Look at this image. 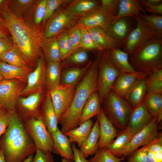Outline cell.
<instances>
[{
	"label": "cell",
	"mask_w": 162,
	"mask_h": 162,
	"mask_svg": "<svg viewBox=\"0 0 162 162\" xmlns=\"http://www.w3.org/2000/svg\"><path fill=\"white\" fill-rule=\"evenodd\" d=\"M4 79L2 76L0 74V82Z\"/></svg>",
	"instance_id": "03108f58"
},
{
	"label": "cell",
	"mask_w": 162,
	"mask_h": 162,
	"mask_svg": "<svg viewBox=\"0 0 162 162\" xmlns=\"http://www.w3.org/2000/svg\"><path fill=\"white\" fill-rule=\"evenodd\" d=\"M33 70L31 68L20 67L0 61V74L4 79H17L27 84L28 75Z\"/></svg>",
	"instance_id": "d4e9b609"
},
{
	"label": "cell",
	"mask_w": 162,
	"mask_h": 162,
	"mask_svg": "<svg viewBox=\"0 0 162 162\" xmlns=\"http://www.w3.org/2000/svg\"><path fill=\"white\" fill-rule=\"evenodd\" d=\"M45 94L44 89L31 94L26 97H20L14 110L21 120L36 118L40 115V106Z\"/></svg>",
	"instance_id": "30bf717a"
},
{
	"label": "cell",
	"mask_w": 162,
	"mask_h": 162,
	"mask_svg": "<svg viewBox=\"0 0 162 162\" xmlns=\"http://www.w3.org/2000/svg\"><path fill=\"white\" fill-rule=\"evenodd\" d=\"M141 1V3L145 7L144 9L146 12H148L152 14H157L160 15L162 14V4L157 5H153L147 3L145 0Z\"/></svg>",
	"instance_id": "db71d44e"
},
{
	"label": "cell",
	"mask_w": 162,
	"mask_h": 162,
	"mask_svg": "<svg viewBox=\"0 0 162 162\" xmlns=\"http://www.w3.org/2000/svg\"><path fill=\"white\" fill-rule=\"evenodd\" d=\"M15 113L14 110L0 109V136L6 131Z\"/></svg>",
	"instance_id": "7dc6e473"
},
{
	"label": "cell",
	"mask_w": 162,
	"mask_h": 162,
	"mask_svg": "<svg viewBox=\"0 0 162 162\" xmlns=\"http://www.w3.org/2000/svg\"><path fill=\"white\" fill-rule=\"evenodd\" d=\"M130 63L138 72L148 74L162 69V39L155 37L129 55Z\"/></svg>",
	"instance_id": "277c9868"
},
{
	"label": "cell",
	"mask_w": 162,
	"mask_h": 162,
	"mask_svg": "<svg viewBox=\"0 0 162 162\" xmlns=\"http://www.w3.org/2000/svg\"><path fill=\"white\" fill-rule=\"evenodd\" d=\"M40 113L44 123L51 135L58 128V121L50 96L47 92L41 104Z\"/></svg>",
	"instance_id": "ffe728a7"
},
{
	"label": "cell",
	"mask_w": 162,
	"mask_h": 162,
	"mask_svg": "<svg viewBox=\"0 0 162 162\" xmlns=\"http://www.w3.org/2000/svg\"><path fill=\"white\" fill-rule=\"evenodd\" d=\"M140 17L155 31L158 37L161 39L162 35V16L157 14H140Z\"/></svg>",
	"instance_id": "7bdbcfd3"
},
{
	"label": "cell",
	"mask_w": 162,
	"mask_h": 162,
	"mask_svg": "<svg viewBox=\"0 0 162 162\" xmlns=\"http://www.w3.org/2000/svg\"><path fill=\"white\" fill-rule=\"evenodd\" d=\"M43 57L47 63L61 62L56 36L44 38L41 44Z\"/></svg>",
	"instance_id": "484cf974"
},
{
	"label": "cell",
	"mask_w": 162,
	"mask_h": 162,
	"mask_svg": "<svg viewBox=\"0 0 162 162\" xmlns=\"http://www.w3.org/2000/svg\"><path fill=\"white\" fill-rule=\"evenodd\" d=\"M86 28L94 42L104 50L114 48L120 49L124 47V44L113 38L100 28Z\"/></svg>",
	"instance_id": "7402d4cb"
},
{
	"label": "cell",
	"mask_w": 162,
	"mask_h": 162,
	"mask_svg": "<svg viewBox=\"0 0 162 162\" xmlns=\"http://www.w3.org/2000/svg\"><path fill=\"white\" fill-rule=\"evenodd\" d=\"M101 104L97 91L92 93L84 106L79 125L93 117L97 116L100 110Z\"/></svg>",
	"instance_id": "f1b7e54d"
},
{
	"label": "cell",
	"mask_w": 162,
	"mask_h": 162,
	"mask_svg": "<svg viewBox=\"0 0 162 162\" xmlns=\"http://www.w3.org/2000/svg\"><path fill=\"white\" fill-rule=\"evenodd\" d=\"M72 1L70 0H47L46 7L45 13L42 25L45 24L46 21L60 7L64 4H68Z\"/></svg>",
	"instance_id": "f6af8a7d"
},
{
	"label": "cell",
	"mask_w": 162,
	"mask_h": 162,
	"mask_svg": "<svg viewBox=\"0 0 162 162\" xmlns=\"http://www.w3.org/2000/svg\"><path fill=\"white\" fill-rule=\"evenodd\" d=\"M14 44L11 37L0 38V57L4 53L11 49Z\"/></svg>",
	"instance_id": "f5cc1de1"
},
{
	"label": "cell",
	"mask_w": 162,
	"mask_h": 162,
	"mask_svg": "<svg viewBox=\"0 0 162 162\" xmlns=\"http://www.w3.org/2000/svg\"><path fill=\"white\" fill-rule=\"evenodd\" d=\"M145 79L147 93L162 94V69L148 74Z\"/></svg>",
	"instance_id": "ab89813d"
},
{
	"label": "cell",
	"mask_w": 162,
	"mask_h": 162,
	"mask_svg": "<svg viewBox=\"0 0 162 162\" xmlns=\"http://www.w3.org/2000/svg\"><path fill=\"white\" fill-rule=\"evenodd\" d=\"M135 18L136 27L129 34L123 50L128 55L148 40L155 37L158 38L155 31L140 16Z\"/></svg>",
	"instance_id": "9c48e42d"
},
{
	"label": "cell",
	"mask_w": 162,
	"mask_h": 162,
	"mask_svg": "<svg viewBox=\"0 0 162 162\" xmlns=\"http://www.w3.org/2000/svg\"><path fill=\"white\" fill-rule=\"evenodd\" d=\"M62 69L60 62L46 63L45 87L47 92L52 91L60 84Z\"/></svg>",
	"instance_id": "4dcf8cb0"
},
{
	"label": "cell",
	"mask_w": 162,
	"mask_h": 162,
	"mask_svg": "<svg viewBox=\"0 0 162 162\" xmlns=\"http://www.w3.org/2000/svg\"><path fill=\"white\" fill-rule=\"evenodd\" d=\"M102 104L105 114L113 124L122 130L125 129L133 109L131 105L111 90Z\"/></svg>",
	"instance_id": "5b68a950"
},
{
	"label": "cell",
	"mask_w": 162,
	"mask_h": 162,
	"mask_svg": "<svg viewBox=\"0 0 162 162\" xmlns=\"http://www.w3.org/2000/svg\"><path fill=\"white\" fill-rule=\"evenodd\" d=\"M10 36L9 31L5 25L4 18L0 16V38Z\"/></svg>",
	"instance_id": "9f6ffc18"
},
{
	"label": "cell",
	"mask_w": 162,
	"mask_h": 162,
	"mask_svg": "<svg viewBox=\"0 0 162 162\" xmlns=\"http://www.w3.org/2000/svg\"><path fill=\"white\" fill-rule=\"evenodd\" d=\"M29 135L37 148L44 153H54L55 146L52 135L40 115L22 121Z\"/></svg>",
	"instance_id": "52a82bcc"
},
{
	"label": "cell",
	"mask_w": 162,
	"mask_h": 162,
	"mask_svg": "<svg viewBox=\"0 0 162 162\" xmlns=\"http://www.w3.org/2000/svg\"><path fill=\"white\" fill-rule=\"evenodd\" d=\"M74 154V162H91L86 159L80 149L76 147L75 142L71 143Z\"/></svg>",
	"instance_id": "11a10c76"
},
{
	"label": "cell",
	"mask_w": 162,
	"mask_h": 162,
	"mask_svg": "<svg viewBox=\"0 0 162 162\" xmlns=\"http://www.w3.org/2000/svg\"><path fill=\"white\" fill-rule=\"evenodd\" d=\"M100 136L99 123L97 119L94 122L86 140L80 148V150L85 158L94 155L98 149Z\"/></svg>",
	"instance_id": "4316f807"
},
{
	"label": "cell",
	"mask_w": 162,
	"mask_h": 162,
	"mask_svg": "<svg viewBox=\"0 0 162 162\" xmlns=\"http://www.w3.org/2000/svg\"><path fill=\"white\" fill-rule=\"evenodd\" d=\"M1 15L14 44L28 66L33 68H35L38 59L43 55L41 44L44 38V31L17 16L5 2Z\"/></svg>",
	"instance_id": "6da1fadb"
},
{
	"label": "cell",
	"mask_w": 162,
	"mask_h": 162,
	"mask_svg": "<svg viewBox=\"0 0 162 162\" xmlns=\"http://www.w3.org/2000/svg\"><path fill=\"white\" fill-rule=\"evenodd\" d=\"M88 58V55L86 50L80 48L74 51L67 57L62 61L61 65L64 69L76 67L75 66L83 64Z\"/></svg>",
	"instance_id": "8d00e7d4"
},
{
	"label": "cell",
	"mask_w": 162,
	"mask_h": 162,
	"mask_svg": "<svg viewBox=\"0 0 162 162\" xmlns=\"http://www.w3.org/2000/svg\"><path fill=\"white\" fill-rule=\"evenodd\" d=\"M46 65L42 55L38 59L35 69L28 75L27 85L23 89L21 96H26L44 89L45 87Z\"/></svg>",
	"instance_id": "5bb4252c"
},
{
	"label": "cell",
	"mask_w": 162,
	"mask_h": 162,
	"mask_svg": "<svg viewBox=\"0 0 162 162\" xmlns=\"http://www.w3.org/2000/svg\"><path fill=\"white\" fill-rule=\"evenodd\" d=\"M47 0H37L28 14L24 19L34 26L40 28L44 19Z\"/></svg>",
	"instance_id": "e575fe53"
},
{
	"label": "cell",
	"mask_w": 162,
	"mask_h": 162,
	"mask_svg": "<svg viewBox=\"0 0 162 162\" xmlns=\"http://www.w3.org/2000/svg\"><path fill=\"white\" fill-rule=\"evenodd\" d=\"M146 78L139 79L124 98L133 108L143 101L147 93Z\"/></svg>",
	"instance_id": "1f68e13d"
},
{
	"label": "cell",
	"mask_w": 162,
	"mask_h": 162,
	"mask_svg": "<svg viewBox=\"0 0 162 162\" xmlns=\"http://www.w3.org/2000/svg\"><path fill=\"white\" fill-rule=\"evenodd\" d=\"M62 162H74V160L62 158Z\"/></svg>",
	"instance_id": "be15d7a7"
},
{
	"label": "cell",
	"mask_w": 162,
	"mask_h": 162,
	"mask_svg": "<svg viewBox=\"0 0 162 162\" xmlns=\"http://www.w3.org/2000/svg\"><path fill=\"white\" fill-rule=\"evenodd\" d=\"M154 118L143 101L133 108L125 129L132 137L148 125Z\"/></svg>",
	"instance_id": "9a60e30c"
},
{
	"label": "cell",
	"mask_w": 162,
	"mask_h": 162,
	"mask_svg": "<svg viewBox=\"0 0 162 162\" xmlns=\"http://www.w3.org/2000/svg\"><path fill=\"white\" fill-rule=\"evenodd\" d=\"M0 162H6L4 159L3 153L1 149H0Z\"/></svg>",
	"instance_id": "94428289"
},
{
	"label": "cell",
	"mask_w": 162,
	"mask_h": 162,
	"mask_svg": "<svg viewBox=\"0 0 162 162\" xmlns=\"http://www.w3.org/2000/svg\"><path fill=\"white\" fill-rule=\"evenodd\" d=\"M3 108H4V103L2 100L0 98V109Z\"/></svg>",
	"instance_id": "e7e4bbea"
},
{
	"label": "cell",
	"mask_w": 162,
	"mask_h": 162,
	"mask_svg": "<svg viewBox=\"0 0 162 162\" xmlns=\"http://www.w3.org/2000/svg\"><path fill=\"white\" fill-rule=\"evenodd\" d=\"M133 30L129 17H123L114 19L108 25L105 31L111 36L124 44Z\"/></svg>",
	"instance_id": "e0dca14e"
},
{
	"label": "cell",
	"mask_w": 162,
	"mask_h": 162,
	"mask_svg": "<svg viewBox=\"0 0 162 162\" xmlns=\"http://www.w3.org/2000/svg\"><path fill=\"white\" fill-rule=\"evenodd\" d=\"M79 18L68 14L64 8L60 7L45 24V38L56 36L73 26Z\"/></svg>",
	"instance_id": "8fae6325"
},
{
	"label": "cell",
	"mask_w": 162,
	"mask_h": 162,
	"mask_svg": "<svg viewBox=\"0 0 162 162\" xmlns=\"http://www.w3.org/2000/svg\"><path fill=\"white\" fill-rule=\"evenodd\" d=\"M61 61L69 56L73 51L69 40L67 31H65L56 36Z\"/></svg>",
	"instance_id": "60d3db41"
},
{
	"label": "cell",
	"mask_w": 162,
	"mask_h": 162,
	"mask_svg": "<svg viewBox=\"0 0 162 162\" xmlns=\"http://www.w3.org/2000/svg\"><path fill=\"white\" fill-rule=\"evenodd\" d=\"M147 14L139 2L136 0H120L115 19L123 17H135L140 14Z\"/></svg>",
	"instance_id": "d6a6232c"
},
{
	"label": "cell",
	"mask_w": 162,
	"mask_h": 162,
	"mask_svg": "<svg viewBox=\"0 0 162 162\" xmlns=\"http://www.w3.org/2000/svg\"><path fill=\"white\" fill-rule=\"evenodd\" d=\"M97 119L99 122L100 131L98 149L106 148L116 137L117 130L105 114L102 107L97 115Z\"/></svg>",
	"instance_id": "ac0fdd59"
},
{
	"label": "cell",
	"mask_w": 162,
	"mask_h": 162,
	"mask_svg": "<svg viewBox=\"0 0 162 162\" xmlns=\"http://www.w3.org/2000/svg\"><path fill=\"white\" fill-rule=\"evenodd\" d=\"M127 161L128 162H151L146 152L138 149L128 157Z\"/></svg>",
	"instance_id": "816d5d0a"
},
{
	"label": "cell",
	"mask_w": 162,
	"mask_h": 162,
	"mask_svg": "<svg viewBox=\"0 0 162 162\" xmlns=\"http://www.w3.org/2000/svg\"><path fill=\"white\" fill-rule=\"evenodd\" d=\"M75 88L72 85L60 84L54 89L47 92L50 96L58 121L70 106Z\"/></svg>",
	"instance_id": "7c38bea8"
},
{
	"label": "cell",
	"mask_w": 162,
	"mask_h": 162,
	"mask_svg": "<svg viewBox=\"0 0 162 162\" xmlns=\"http://www.w3.org/2000/svg\"><path fill=\"white\" fill-rule=\"evenodd\" d=\"M146 76L121 72L115 80L111 90L118 96L124 98L139 79L146 78Z\"/></svg>",
	"instance_id": "603a6c76"
},
{
	"label": "cell",
	"mask_w": 162,
	"mask_h": 162,
	"mask_svg": "<svg viewBox=\"0 0 162 162\" xmlns=\"http://www.w3.org/2000/svg\"><path fill=\"white\" fill-rule=\"evenodd\" d=\"M147 3L153 5H157L162 4V0H145Z\"/></svg>",
	"instance_id": "680465c9"
},
{
	"label": "cell",
	"mask_w": 162,
	"mask_h": 162,
	"mask_svg": "<svg viewBox=\"0 0 162 162\" xmlns=\"http://www.w3.org/2000/svg\"><path fill=\"white\" fill-rule=\"evenodd\" d=\"M98 59L92 62L76 87L74 97L68 109L58 120L63 134L77 127L84 106L91 94L97 91Z\"/></svg>",
	"instance_id": "3957f363"
},
{
	"label": "cell",
	"mask_w": 162,
	"mask_h": 162,
	"mask_svg": "<svg viewBox=\"0 0 162 162\" xmlns=\"http://www.w3.org/2000/svg\"><path fill=\"white\" fill-rule=\"evenodd\" d=\"M6 0H0V16H1V12L4 6Z\"/></svg>",
	"instance_id": "91938a15"
},
{
	"label": "cell",
	"mask_w": 162,
	"mask_h": 162,
	"mask_svg": "<svg viewBox=\"0 0 162 162\" xmlns=\"http://www.w3.org/2000/svg\"><path fill=\"white\" fill-rule=\"evenodd\" d=\"M67 33L73 51L80 48L81 38L80 26L78 24L73 26L67 31Z\"/></svg>",
	"instance_id": "bcb514c9"
},
{
	"label": "cell",
	"mask_w": 162,
	"mask_h": 162,
	"mask_svg": "<svg viewBox=\"0 0 162 162\" xmlns=\"http://www.w3.org/2000/svg\"><path fill=\"white\" fill-rule=\"evenodd\" d=\"M37 0H7L5 3L11 10L19 18L24 19L29 14Z\"/></svg>",
	"instance_id": "d590c367"
},
{
	"label": "cell",
	"mask_w": 162,
	"mask_h": 162,
	"mask_svg": "<svg viewBox=\"0 0 162 162\" xmlns=\"http://www.w3.org/2000/svg\"><path fill=\"white\" fill-rule=\"evenodd\" d=\"M31 162H55V161L52 153H44L37 148L35 154L33 156Z\"/></svg>",
	"instance_id": "f907efd6"
},
{
	"label": "cell",
	"mask_w": 162,
	"mask_h": 162,
	"mask_svg": "<svg viewBox=\"0 0 162 162\" xmlns=\"http://www.w3.org/2000/svg\"><path fill=\"white\" fill-rule=\"evenodd\" d=\"M120 162H128L127 161H125L124 160H123L121 161H120Z\"/></svg>",
	"instance_id": "003e7915"
},
{
	"label": "cell",
	"mask_w": 162,
	"mask_h": 162,
	"mask_svg": "<svg viewBox=\"0 0 162 162\" xmlns=\"http://www.w3.org/2000/svg\"><path fill=\"white\" fill-rule=\"evenodd\" d=\"M154 117L146 127L134 135L129 143L118 154L116 157L125 158L132 154L141 146L147 144L159 135V123Z\"/></svg>",
	"instance_id": "ba28073f"
},
{
	"label": "cell",
	"mask_w": 162,
	"mask_h": 162,
	"mask_svg": "<svg viewBox=\"0 0 162 162\" xmlns=\"http://www.w3.org/2000/svg\"><path fill=\"white\" fill-rule=\"evenodd\" d=\"M109 56L115 67L121 72L136 74L147 76L148 74L136 71L130 64L129 55L120 49L114 48L106 50Z\"/></svg>",
	"instance_id": "d6986e66"
},
{
	"label": "cell",
	"mask_w": 162,
	"mask_h": 162,
	"mask_svg": "<svg viewBox=\"0 0 162 162\" xmlns=\"http://www.w3.org/2000/svg\"><path fill=\"white\" fill-rule=\"evenodd\" d=\"M33 157V154H32L28 156L23 162H31Z\"/></svg>",
	"instance_id": "6125c7cd"
},
{
	"label": "cell",
	"mask_w": 162,
	"mask_h": 162,
	"mask_svg": "<svg viewBox=\"0 0 162 162\" xmlns=\"http://www.w3.org/2000/svg\"><path fill=\"white\" fill-rule=\"evenodd\" d=\"M100 1L95 0H72L64 8L67 13L80 18L98 8Z\"/></svg>",
	"instance_id": "44dd1931"
},
{
	"label": "cell",
	"mask_w": 162,
	"mask_h": 162,
	"mask_svg": "<svg viewBox=\"0 0 162 162\" xmlns=\"http://www.w3.org/2000/svg\"><path fill=\"white\" fill-rule=\"evenodd\" d=\"M115 16L100 6L93 11L79 18L77 24L86 28H100L104 30L115 19Z\"/></svg>",
	"instance_id": "2e32d148"
},
{
	"label": "cell",
	"mask_w": 162,
	"mask_h": 162,
	"mask_svg": "<svg viewBox=\"0 0 162 162\" xmlns=\"http://www.w3.org/2000/svg\"><path fill=\"white\" fill-rule=\"evenodd\" d=\"M0 61L13 65L23 68H31L15 45L0 57Z\"/></svg>",
	"instance_id": "74e56055"
},
{
	"label": "cell",
	"mask_w": 162,
	"mask_h": 162,
	"mask_svg": "<svg viewBox=\"0 0 162 162\" xmlns=\"http://www.w3.org/2000/svg\"><path fill=\"white\" fill-rule=\"evenodd\" d=\"M98 61L97 92L102 104L121 72L112 62L107 51L101 55Z\"/></svg>",
	"instance_id": "8992f818"
},
{
	"label": "cell",
	"mask_w": 162,
	"mask_h": 162,
	"mask_svg": "<svg viewBox=\"0 0 162 162\" xmlns=\"http://www.w3.org/2000/svg\"><path fill=\"white\" fill-rule=\"evenodd\" d=\"M116 138L109 143L106 148L115 156L129 143L131 136L125 129L117 134Z\"/></svg>",
	"instance_id": "f35d334b"
},
{
	"label": "cell",
	"mask_w": 162,
	"mask_h": 162,
	"mask_svg": "<svg viewBox=\"0 0 162 162\" xmlns=\"http://www.w3.org/2000/svg\"><path fill=\"white\" fill-rule=\"evenodd\" d=\"M154 162H162V152H154Z\"/></svg>",
	"instance_id": "6f0895ef"
},
{
	"label": "cell",
	"mask_w": 162,
	"mask_h": 162,
	"mask_svg": "<svg viewBox=\"0 0 162 162\" xmlns=\"http://www.w3.org/2000/svg\"><path fill=\"white\" fill-rule=\"evenodd\" d=\"M80 26L81 31L80 48L86 50H92L101 51L104 50L94 42L87 29Z\"/></svg>",
	"instance_id": "ee69618b"
},
{
	"label": "cell",
	"mask_w": 162,
	"mask_h": 162,
	"mask_svg": "<svg viewBox=\"0 0 162 162\" xmlns=\"http://www.w3.org/2000/svg\"><path fill=\"white\" fill-rule=\"evenodd\" d=\"M51 135L55 146L54 153L60 155L63 158L74 160V154L69 138L58 128Z\"/></svg>",
	"instance_id": "cb8c5ba5"
},
{
	"label": "cell",
	"mask_w": 162,
	"mask_h": 162,
	"mask_svg": "<svg viewBox=\"0 0 162 162\" xmlns=\"http://www.w3.org/2000/svg\"><path fill=\"white\" fill-rule=\"evenodd\" d=\"M24 83L17 79L5 80L0 82V98L4 108L14 110L17 100L26 86Z\"/></svg>",
	"instance_id": "4fadbf2b"
},
{
	"label": "cell",
	"mask_w": 162,
	"mask_h": 162,
	"mask_svg": "<svg viewBox=\"0 0 162 162\" xmlns=\"http://www.w3.org/2000/svg\"><path fill=\"white\" fill-rule=\"evenodd\" d=\"M92 62H89L85 66L74 67L64 69L61 74L60 84L71 85L75 87L83 78Z\"/></svg>",
	"instance_id": "f546056e"
},
{
	"label": "cell",
	"mask_w": 162,
	"mask_h": 162,
	"mask_svg": "<svg viewBox=\"0 0 162 162\" xmlns=\"http://www.w3.org/2000/svg\"><path fill=\"white\" fill-rule=\"evenodd\" d=\"M100 1L101 8L116 16L118 10L120 0H101Z\"/></svg>",
	"instance_id": "681fc988"
},
{
	"label": "cell",
	"mask_w": 162,
	"mask_h": 162,
	"mask_svg": "<svg viewBox=\"0 0 162 162\" xmlns=\"http://www.w3.org/2000/svg\"><path fill=\"white\" fill-rule=\"evenodd\" d=\"M137 149L140 151H150L153 152H162L161 133H160L157 137L150 142Z\"/></svg>",
	"instance_id": "c3c4849f"
},
{
	"label": "cell",
	"mask_w": 162,
	"mask_h": 162,
	"mask_svg": "<svg viewBox=\"0 0 162 162\" xmlns=\"http://www.w3.org/2000/svg\"><path fill=\"white\" fill-rule=\"evenodd\" d=\"M126 158H118L114 155L106 148H98L92 157L89 158L91 162H120Z\"/></svg>",
	"instance_id": "b9f144b4"
},
{
	"label": "cell",
	"mask_w": 162,
	"mask_h": 162,
	"mask_svg": "<svg viewBox=\"0 0 162 162\" xmlns=\"http://www.w3.org/2000/svg\"><path fill=\"white\" fill-rule=\"evenodd\" d=\"M94 123L93 120L89 119L64 134L69 138L71 143L76 142L80 148L88 138Z\"/></svg>",
	"instance_id": "83f0119b"
},
{
	"label": "cell",
	"mask_w": 162,
	"mask_h": 162,
	"mask_svg": "<svg viewBox=\"0 0 162 162\" xmlns=\"http://www.w3.org/2000/svg\"><path fill=\"white\" fill-rule=\"evenodd\" d=\"M37 148L15 112L4 133L0 136V149L6 162H23L35 153Z\"/></svg>",
	"instance_id": "7a4b0ae2"
},
{
	"label": "cell",
	"mask_w": 162,
	"mask_h": 162,
	"mask_svg": "<svg viewBox=\"0 0 162 162\" xmlns=\"http://www.w3.org/2000/svg\"><path fill=\"white\" fill-rule=\"evenodd\" d=\"M143 102L152 115L156 117L157 122L162 119V94L159 93H146Z\"/></svg>",
	"instance_id": "836d02e7"
}]
</instances>
